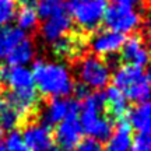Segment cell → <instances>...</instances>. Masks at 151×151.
<instances>
[{
    "instance_id": "obj_1",
    "label": "cell",
    "mask_w": 151,
    "mask_h": 151,
    "mask_svg": "<svg viewBox=\"0 0 151 151\" xmlns=\"http://www.w3.org/2000/svg\"><path fill=\"white\" fill-rule=\"evenodd\" d=\"M31 73L35 88L46 97L65 98L73 92V77L69 69L62 63L37 60L34 62Z\"/></svg>"
},
{
    "instance_id": "obj_2",
    "label": "cell",
    "mask_w": 151,
    "mask_h": 151,
    "mask_svg": "<svg viewBox=\"0 0 151 151\" xmlns=\"http://www.w3.org/2000/svg\"><path fill=\"white\" fill-rule=\"evenodd\" d=\"M78 122L83 133L90 134L99 143L108 140L113 132V119L109 118L105 109L104 94L92 92L83 99L78 112Z\"/></svg>"
},
{
    "instance_id": "obj_3",
    "label": "cell",
    "mask_w": 151,
    "mask_h": 151,
    "mask_svg": "<svg viewBox=\"0 0 151 151\" xmlns=\"http://www.w3.org/2000/svg\"><path fill=\"white\" fill-rule=\"evenodd\" d=\"M112 81L113 87L120 90L130 101L141 104L151 99V86L140 67L132 65L119 66L113 73Z\"/></svg>"
},
{
    "instance_id": "obj_4",
    "label": "cell",
    "mask_w": 151,
    "mask_h": 151,
    "mask_svg": "<svg viewBox=\"0 0 151 151\" xmlns=\"http://www.w3.org/2000/svg\"><path fill=\"white\" fill-rule=\"evenodd\" d=\"M77 74L81 84L88 90H101L111 80V69L106 62L98 56H87L78 63Z\"/></svg>"
},
{
    "instance_id": "obj_5",
    "label": "cell",
    "mask_w": 151,
    "mask_h": 151,
    "mask_svg": "<svg viewBox=\"0 0 151 151\" xmlns=\"http://www.w3.org/2000/svg\"><path fill=\"white\" fill-rule=\"evenodd\" d=\"M106 9H108V0H90L67 9V11L73 16L74 21L81 29L94 31L104 21Z\"/></svg>"
},
{
    "instance_id": "obj_6",
    "label": "cell",
    "mask_w": 151,
    "mask_h": 151,
    "mask_svg": "<svg viewBox=\"0 0 151 151\" xmlns=\"http://www.w3.org/2000/svg\"><path fill=\"white\" fill-rule=\"evenodd\" d=\"M140 14L129 6L122 4H112L106 9L104 22L108 29L118 34H129L133 32L140 25Z\"/></svg>"
},
{
    "instance_id": "obj_7",
    "label": "cell",
    "mask_w": 151,
    "mask_h": 151,
    "mask_svg": "<svg viewBox=\"0 0 151 151\" xmlns=\"http://www.w3.org/2000/svg\"><path fill=\"white\" fill-rule=\"evenodd\" d=\"M81 137L83 129L78 122V112L66 116L55 130V140L62 151H71L81 141Z\"/></svg>"
},
{
    "instance_id": "obj_8",
    "label": "cell",
    "mask_w": 151,
    "mask_h": 151,
    "mask_svg": "<svg viewBox=\"0 0 151 151\" xmlns=\"http://www.w3.org/2000/svg\"><path fill=\"white\" fill-rule=\"evenodd\" d=\"M80 112V105L74 99L67 98H52L42 113V124L50 127L52 124H59L70 113Z\"/></svg>"
},
{
    "instance_id": "obj_9",
    "label": "cell",
    "mask_w": 151,
    "mask_h": 151,
    "mask_svg": "<svg viewBox=\"0 0 151 151\" xmlns=\"http://www.w3.org/2000/svg\"><path fill=\"white\" fill-rule=\"evenodd\" d=\"M71 25H73L71 16L66 10L63 13L55 14V16L43 20L41 32H42V37L45 41L53 43L60 38L66 37V34L71 29Z\"/></svg>"
},
{
    "instance_id": "obj_10",
    "label": "cell",
    "mask_w": 151,
    "mask_h": 151,
    "mask_svg": "<svg viewBox=\"0 0 151 151\" xmlns=\"http://www.w3.org/2000/svg\"><path fill=\"white\" fill-rule=\"evenodd\" d=\"M120 59L126 62V65H132L143 69L150 62V52L143 43L140 37H130L126 39L123 46L120 48Z\"/></svg>"
},
{
    "instance_id": "obj_11",
    "label": "cell",
    "mask_w": 151,
    "mask_h": 151,
    "mask_svg": "<svg viewBox=\"0 0 151 151\" xmlns=\"http://www.w3.org/2000/svg\"><path fill=\"white\" fill-rule=\"evenodd\" d=\"M21 137L24 144L34 151H46L53 146L50 129L42 123H34L27 126L21 133Z\"/></svg>"
},
{
    "instance_id": "obj_12",
    "label": "cell",
    "mask_w": 151,
    "mask_h": 151,
    "mask_svg": "<svg viewBox=\"0 0 151 151\" xmlns=\"http://www.w3.org/2000/svg\"><path fill=\"white\" fill-rule=\"evenodd\" d=\"M126 38L122 34L113 32L111 29L99 31L91 39V49L95 55H115L123 46Z\"/></svg>"
},
{
    "instance_id": "obj_13",
    "label": "cell",
    "mask_w": 151,
    "mask_h": 151,
    "mask_svg": "<svg viewBox=\"0 0 151 151\" xmlns=\"http://www.w3.org/2000/svg\"><path fill=\"white\" fill-rule=\"evenodd\" d=\"M3 80L9 84L13 92H22L29 90H37L34 83L32 73L25 66H10L4 70Z\"/></svg>"
},
{
    "instance_id": "obj_14",
    "label": "cell",
    "mask_w": 151,
    "mask_h": 151,
    "mask_svg": "<svg viewBox=\"0 0 151 151\" xmlns=\"http://www.w3.org/2000/svg\"><path fill=\"white\" fill-rule=\"evenodd\" d=\"M133 133L126 119L118 120V124L112 134L109 136L106 147L104 151H132L133 148Z\"/></svg>"
},
{
    "instance_id": "obj_15",
    "label": "cell",
    "mask_w": 151,
    "mask_h": 151,
    "mask_svg": "<svg viewBox=\"0 0 151 151\" xmlns=\"http://www.w3.org/2000/svg\"><path fill=\"white\" fill-rule=\"evenodd\" d=\"M105 99V109L111 119H124L126 113L129 111V99L126 98L123 92L118 90L116 87H108L104 94Z\"/></svg>"
},
{
    "instance_id": "obj_16",
    "label": "cell",
    "mask_w": 151,
    "mask_h": 151,
    "mask_svg": "<svg viewBox=\"0 0 151 151\" xmlns=\"http://www.w3.org/2000/svg\"><path fill=\"white\" fill-rule=\"evenodd\" d=\"M129 124L139 134L151 133V99L141 102L129 113Z\"/></svg>"
},
{
    "instance_id": "obj_17",
    "label": "cell",
    "mask_w": 151,
    "mask_h": 151,
    "mask_svg": "<svg viewBox=\"0 0 151 151\" xmlns=\"http://www.w3.org/2000/svg\"><path fill=\"white\" fill-rule=\"evenodd\" d=\"M34 55L35 48L32 42L25 38L6 55V60L10 66H25L34 59Z\"/></svg>"
},
{
    "instance_id": "obj_18",
    "label": "cell",
    "mask_w": 151,
    "mask_h": 151,
    "mask_svg": "<svg viewBox=\"0 0 151 151\" xmlns=\"http://www.w3.org/2000/svg\"><path fill=\"white\" fill-rule=\"evenodd\" d=\"M25 38H27L25 32L17 27L1 29L0 31V59L6 58V55Z\"/></svg>"
},
{
    "instance_id": "obj_19",
    "label": "cell",
    "mask_w": 151,
    "mask_h": 151,
    "mask_svg": "<svg viewBox=\"0 0 151 151\" xmlns=\"http://www.w3.org/2000/svg\"><path fill=\"white\" fill-rule=\"evenodd\" d=\"M37 14L38 18L46 20L49 17L59 14L66 11V1L65 0H38L37 4Z\"/></svg>"
},
{
    "instance_id": "obj_20",
    "label": "cell",
    "mask_w": 151,
    "mask_h": 151,
    "mask_svg": "<svg viewBox=\"0 0 151 151\" xmlns=\"http://www.w3.org/2000/svg\"><path fill=\"white\" fill-rule=\"evenodd\" d=\"M20 113L6 101H0V126L3 130H14L21 120Z\"/></svg>"
},
{
    "instance_id": "obj_21",
    "label": "cell",
    "mask_w": 151,
    "mask_h": 151,
    "mask_svg": "<svg viewBox=\"0 0 151 151\" xmlns=\"http://www.w3.org/2000/svg\"><path fill=\"white\" fill-rule=\"evenodd\" d=\"M16 20H17V28H20L21 31L27 32V31H32L38 25V14L35 9H25L21 7L18 13H16Z\"/></svg>"
},
{
    "instance_id": "obj_22",
    "label": "cell",
    "mask_w": 151,
    "mask_h": 151,
    "mask_svg": "<svg viewBox=\"0 0 151 151\" xmlns=\"http://www.w3.org/2000/svg\"><path fill=\"white\" fill-rule=\"evenodd\" d=\"M53 49L55 53H58L59 56H73L78 52V43L74 38L63 37L58 39L56 42H53Z\"/></svg>"
},
{
    "instance_id": "obj_23",
    "label": "cell",
    "mask_w": 151,
    "mask_h": 151,
    "mask_svg": "<svg viewBox=\"0 0 151 151\" xmlns=\"http://www.w3.org/2000/svg\"><path fill=\"white\" fill-rule=\"evenodd\" d=\"M17 3L16 0H0V29L4 28L16 18Z\"/></svg>"
},
{
    "instance_id": "obj_24",
    "label": "cell",
    "mask_w": 151,
    "mask_h": 151,
    "mask_svg": "<svg viewBox=\"0 0 151 151\" xmlns=\"http://www.w3.org/2000/svg\"><path fill=\"white\" fill-rule=\"evenodd\" d=\"M71 151H104V147L98 140L88 137V139L81 140Z\"/></svg>"
},
{
    "instance_id": "obj_25",
    "label": "cell",
    "mask_w": 151,
    "mask_h": 151,
    "mask_svg": "<svg viewBox=\"0 0 151 151\" xmlns=\"http://www.w3.org/2000/svg\"><path fill=\"white\" fill-rule=\"evenodd\" d=\"M132 151H151V133L137 136L133 140Z\"/></svg>"
},
{
    "instance_id": "obj_26",
    "label": "cell",
    "mask_w": 151,
    "mask_h": 151,
    "mask_svg": "<svg viewBox=\"0 0 151 151\" xmlns=\"http://www.w3.org/2000/svg\"><path fill=\"white\" fill-rule=\"evenodd\" d=\"M22 143V137H21V133L17 132V130H11L9 136L6 137V144H4V148L6 151H14L16 148L21 146Z\"/></svg>"
},
{
    "instance_id": "obj_27",
    "label": "cell",
    "mask_w": 151,
    "mask_h": 151,
    "mask_svg": "<svg viewBox=\"0 0 151 151\" xmlns=\"http://www.w3.org/2000/svg\"><path fill=\"white\" fill-rule=\"evenodd\" d=\"M112 4H122V6H129V7H133V6L141 3L143 0H111Z\"/></svg>"
},
{
    "instance_id": "obj_28",
    "label": "cell",
    "mask_w": 151,
    "mask_h": 151,
    "mask_svg": "<svg viewBox=\"0 0 151 151\" xmlns=\"http://www.w3.org/2000/svg\"><path fill=\"white\" fill-rule=\"evenodd\" d=\"M18 3L21 4V7L25 9H37L38 0H18Z\"/></svg>"
},
{
    "instance_id": "obj_29",
    "label": "cell",
    "mask_w": 151,
    "mask_h": 151,
    "mask_svg": "<svg viewBox=\"0 0 151 151\" xmlns=\"http://www.w3.org/2000/svg\"><path fill=\"white\" fill-rule=\"evenodd\" d=\"M86 1H90V0H67V1H66V9L74 7V6L81 4V3H86Z\"/></svg>"
},
{
    "instance_id": "obj_30",
    "label": "cell",
    "mask_w": 151,
    "mask_h": 151,
    "mask_svg": "<svg viewBox=\"0 0 151 151\" xmlns=\"http://www.w3.org/2000/svg\"><path fill=\"white\" fill-rule=\"evenodd\" d=\"M14 151H34V150H31V148H28V147L25 146L24 143H22L21 146L18 147V148H16V150H14Z\"/></svg>"
},
{
    "instance_id": "obj_31",
    "label": "cell",
    "mask_w": 151,
    "mask_h": 151,
    "mask_svg": "<svg viewBox=\"0 0 151 151\" xmlns=\"http://www.w3.org/2000/svg\"><path fill=\"white\" fill-rule=\"evenodd\" d=\"M146 78H147V81L150 83V86H151V66H150V67H148V71H147Z\"/></svg>"
},
{
    "instance_id": "obj_32",
    "label": "cell",
    "mask_w": 151,
    "mask_h": 151,
    "mask_svg": "<svg viewBox=\"0 0 151 151\" xmlns=\"http://www.w3.org/2000/svg\"><path fill=\"white\" fill-rule=\"evenodd\" d=\"M4 67H3V66H0V81L3 80V77H4Z\"/></svg>"
},
{
    "instance_id": "obj_33",
    "label": "cell",
    "mask_w": 151,
    "mask_h": 151,
    "mask_svg": "<svg viewBox=\"0 0 151 151\" xmlns=\"http://www.w3.org/2000/svg\"><path fill=\"white\" fill-rule=\"evenodd\" d=\"M46 151H62V150H60V148H58V147H56V146H52V147H50V148H48V150H46Z\"/></svg>"
},
{
    "instance_id": "obj_34",
    "label": "cell",
    "mask_w": 151,
    "mask_h": 151,
    "mask_svg": "<svg viewBox=\"0 0 151 151\" xmlns=\"http://www.w3.org/2000/svg\"><path fill=\"white\" fill-rule=\"evenodd\" d=\"M148 32L151 34V16H150V20H148Z\"/></svg>"
},
{
    "instance_id": "obj_35",
    "label": "cell",
    "mask_w": 151,
    "mask_h": 151,
    "mask_svg": "<svg viewBox=\"0 0 151 151\" xmlns=\"http://www.w3.org/2000/svg\"><path fill=\"white\" fill-rule=\"evenodd\" d=\"M3 133H4V130H3V127H1V126H0V139H1V137H3Z\"/></svg>"
},
{
    "instance_id": "obj_36",
    "label": "cell",
    "mask_w": 151,
    "mask_h": 151,
    "mask_svg": "<svg viewBox=\"0 0 151 151\" xmlns=\"http://www.w3.org/2000/svg\"><path fill=\"white\" fill-rule=\"evenodd\" d=\"M0 151H6V148H4V146H3V144H0Z\"/></svg>"
},
{
    "instance_id": "obj_37",
    "label": "cell",
    "mask_w": 151,
    "mask_h": 151,
    "mask_svg": "<svg viewBox=\"0 0 151 151\" xmlns=\"http://www.w3.org/2000/svg\"><path fill=\"white\" fill-rule=\"evenodd\" d=\"M0 101H1V99H0Z\"/></svg>"
}]
</instances>
